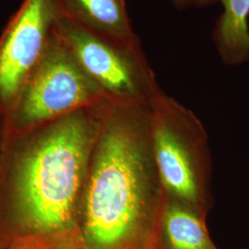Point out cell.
<instances>
[{
    "mask_svg": "<svg viewBox=\"0 0 249 249\" xmlns=\"http://www.w3.org/2000/svg\"><path fill=\"white\" fill-rule=\"evenodd\" d=\"M79 210L81 249H160L167 194L154 160L150 104L104 96Z\"/></svg>",
    "mask_w": 249,
    "mask_h": 249,
    "instance_id": "cell-1",
    "label": "cell"
},
{
    "mask_svg": "<svg viewBox=\"0 0 249 249\" xmlns=\"http://www.w3.org/2000/svg\"><path fill=\"white\" fill-rule=\"evenodd\" d=\"M97 125L92 105L4 136L0 236L39 234L56 249H81L79 210Z\"/></svg>",
    "mask_w": 249,
    "mask_h": 249,
    "instance_id": "cell-2",
    "label": "cell"
},
{
    "mask_svg": "<svg viewBox=\"0 0 249 249\" xmlns=\"http://www.w3.org/2000/svg\"><path fill=\"white\" fill-rule=\"evenodd\" d=\"M150 114L153 156L167 196L207 218L211 157L200 120L162 90L151 100Z\"/></svg>",
    "mask_w": 249,
    "mask_h": 249,
    "instance_id": "cell-3",
    "label": "cell"
},
{
    "mask_svg": "<svg viewBox=\"0 0 249 249\" xmlns=\"http://www.w3.org/2000/svg\"><path fill=\"white\" fill-rule=\"evenodd\" d=\"M107 96L82 71L56 31L44 56L9 110L1 115L4 136L20 133Z\"/></svg>",
    "mask_w": 249,
    "mask_h": 249,
    "instance_id": "cell-4",
    "label": "cell"
},
{
    "mask_svg": "<svg viewBox=\"0 0 249 249\" xmlns=\"http://www.w3.org/2000/svg\"><path fill=\"white\" fill-rule=\"evenodd\" d=\"M56 31L82 71L108 97L150 104L161 91L142 46L114 45L60 16Z\"/></svg>",
    "mask_w": 249,
    "mask_h": 249,
    "instance_id": "cell-5",
    "label": "cell"
},
{
    "mask_svg": "<svg viewBox=\"0 0 249 249\" xmlns=\"http://www.w3.org/2000/svg\"><path fill=\"white\" fill-rule=\"evenodd\" d=\"M53 0H24L0 36V115L9 110L53 37Z\"/></svg>",
    "mask_w": 249,
    "mask_h": 249,
    "instance_id": "cell-6",
    "label": "cell"
},
{
    "mask_svg": "<svg viewBox=\"0 0 249 249\" xmlns=\"http://www.w3.org/2000/svg\"><path fill=\"white\" fill-rule=\"evenodd\" d=\"M58 16L114 45L142 46L124 0H53Z\"/></svg>",
    "mask_w": 249,
    "mask_h": 249,
    "instance_id": "cell-7",
    "label": "cell"
},
{
    "mask_svg": "<svg viewBox=\"0 0 249 249\" xmlns=\"http://www.w3.org/2000/svg\"><path fill=\"white\" fill-rule=\"evenodd\" d=\"M206 217L167 196L160 221V249H218Z\"/></svg>",
    "mask_w": 249,
    "mask_h": 249,
    "instance_id": "cell-8",
    "label": "cell"
},
{
    "mask_svg": "<svg viewBox=\"0 0 249 249\" xmlns=\"http://www.w3.org/2000/svg\"><path fill=\"white\" fill-rule=\"evenodd\" d=\"M220 1L223 12L214 26V46L225 65L241 66L249 61V0Z\"/></svg>",
    "mask_w": 249,
    "mask_h": 249,
    "instance_id": "cell-9",
    "label": "cell"
},
{
    "mask_svg": "<svg viewBox=\"0 0 249 249\" xmlns=\"http://www.w3.org/2000/svg\"><path fill=\"white\" fill-rule=\"evenodd\" d=\"M6 249H56V247L50 237L39 234H23L11 238Z\"/></svg>",
    "mask_w": 249,
    "mask_h": 249,
    "instance_id": "cell-10",
    "label": "cell"
},
{
    "mask_svg": "<svg viewBox=\"0 0 249 249\" xmlns=\"http://www.w3.org/2000/svg\"><path fill=\"white\" fill-rule=\"evenodd\" d=\"M218 0H170L173 6L179 10L206 9L213 6Z\"/></svg>",
    "mask_w": 249,
    "mask_h": 249,
    "instance_id": "cell-11",
    "label": "cell"
},
{
    "mask_svg": "<svg viewBox=\"0 0 249 249\" xmlns=\"http://www.w3.org/2000/svg\"><path fill=\"white\" fill-rule=\"evenodd\" d=\"M9 240L0 236V249H6L8 244H9Z\"/></svg>",
    "mask_w": 249,
    "mask_h": 249,
    "instance_id": "cell-12",
    "label": "cell"
}]
</instances>
